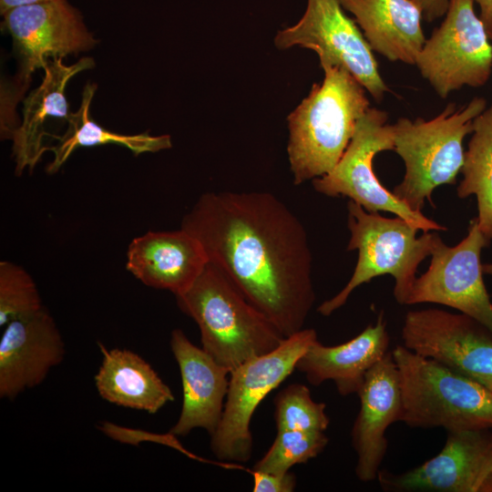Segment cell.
Wrapping results in <instances>:
<instances>
[{"label": "cell", "mask_w": 492, "mask_h": 492, "mask_svg": "<svg viewBox=\"0 0 492 492\" xmlns=\"http://www.w3.org/2000/svg\"><path fill=\"white\" fill-rule=\"evenodd\" d=\"M180 228L283 337L303 329L315 301L313 255L303 224L280 199L207 192Z\"/></svg>", "instance_id": "6da1fadb"}, {"label": "cell", "mask_w": 492, "mask_h": 492, "mask_svg": "<svg viewBox=\"0 0 492 492\" xmlns=\"http://www.w3.org/2000/svg\"><path fill=\"white\" fill-rule=\"evenodd\" d=\"M323 69V82L314 83L287 118V154L295 185L333 169L370 108L365 88L350 72L337 66Z\"/></svg>", "instance_id": "7a4b0ae2"}, {"label": "cell", "mask_w": 492, "mask_h": 492, "mask_svg": "<svg viewBox=\"0 0 492 492\" xmlns=\"http://www.w3.org/2000/svg\"><path fill=\"white\" fill-rule=\"evenodd\" d=\"M175 297L180 311L198 324L203 350L230 372L274 350L285 339L210 261L195 282Z\"/></svg>", "instance_id": "3957f363"}, {"label": "cell", "mask_w": 492, "mask_h": 492, "mask_svg": "<svg viewBox=\"0 0 492 492\" xmlns=\"http://www.w3.org/2000/svg\"><path fill=\"white\" fill-rule=\"evenodd\" d=\"M486 108V99L476 97L459 108L448 104L431 119L401 118L392 125L394 151L405 167L393 192L411 210L421 212L436 188L456 182L464 164V138Z\"/></svg>", "instance_id": "277c9868"}, {"label": "cell", "mask_w": 492, "mask_h": 492, "mask_svg": "<svg viewBox=\"0 0 492 492\" xmlns=\"http://www.w3.org/2000/svg\"><path fill=\"white\" fill-rule=\"evenodd\" d=\"M402 395L401 421L447 432L492 427V391L404 345L392 352Z\"/></svg>", "instance_id": "5b68a950"}, {"label": "cell", "mask_w": 492, "mask_h": 492, "mask_svg": "<svg viewBox=\"0 0 492 492\" xmlns=\"http://www.w3.org/2000/svg\"><path fill=\"white\" fill-rule=\"evenodd\" d=\"M347 210L351 233L347 251L357 250V263L346 285L336 295L324 301L318 307V312L329 316L344 305L358 286L386 274L395 279V300L405 305L417 268L430 255L436 232H424L416 237L419 230L405 220L368 212L351 200Z\"/></svg>", "instance_id": "8992f818"}, {"label": "cell", "mask_w": 492, "mask_h": 492, "mask_svg": "<svg viewBox=\"0 0 492 492\" xmlns=\"http://www.w3.org/2000/svg\"><path fill=\"white\" fill-rule=\"evenodd\" d=\"M316 340L313 329L303 328L274 350L231 372L221 419L210 436V449L218 460L249 461L253 444L250 425L255 410L295 370L298 360Z\"/></svg>", "instance_id": "52a82bcc"}, {"label": "cell", "mask_w": 492, "mask_h": 492, "mask_svg": "<svg viewBox=\"0 0 492 492\" xmlns=\"http://www.w3.org/2000/svg\"><path fill=\"white\" fill-rule=\"evenodd\" d=\"M385 111L369 108L359 119L353 138L337 165L328 174L313 180L316 191L329 197H348L368 212L386 211L405 220L424 232L446 228L411 210L381 184L373 160L376 154L394 150L393 127Z\"/></svg>", "instance_id": "ba28073f"}, {"label": "cell", "mask_w": 492, "mask_h": 492, "mask_svg": "<svg viewBox=\"0 0 492 492\" xmlns=\"http://www.w3.org/2000/svg\"><path fill=\"white\" fill-rule=\"evenodd\" d=\"M445 15L415 63L441 98L465 86L485 85L492 71V44L473 0H449Z\"/></svg>", "instance_id": "9c48e42d"}, {"label": "cell", "mask_w": 492, "mask_h": 492, "mask_svg": "<svg viewBox=\"0 0 492 492\" xmlns=\"http://www.w3.org/2000/svg\"><path fill=\"white\" fill-rule=\"evenodd\" d=\"M278 49L298 46L313 50L322 67L337 66L350 72L375 101L389 91L374 51L339 0H307L303 15L274 37Z\"/></svg>", "instance_id": "30bf717a"}, {"label": "cell", "mask_w": 492, "mask_h": 492, "mask_svg": "<svg viewBox=\"0 0 492 492\" xmlns=\"http://www.w3.org/2000/svg\"><path fill=\"white\" fill-rule=\"evenodd\" d=\"M487 239L477 219L467 235L448 246L436 233L427 271L415 278L405 305L437 303L475 319L492 333V303L483 281L480 256Z\"/></svg>", "instance_id": "8fae6325"}, {"label": "cell", "mask_w": 492, "mask_h": 492, "mask_svg": "<svg viewBox=\"0 0 492 492\" xmlns=\"http://www.w3.org/2000/svg\"><path fill=\"white\" fill-rule=\"evenodd\" d=\"M403 345L492 391V333L462 313L429 308L409 311Z\"/></svg>", "instance_id": "7c38bea8"}, {"label": "cell", "mask_w": 492, "mask_h": 492, "mask_svg": "<svg viewBox=\"0 0 492 492\" xmlns=\"http://www.w3.org/2000/svg\"><path fill=\"white\" fill-rule=\"evenodd\" d=\"M2 15V28L12 37L24 88L46 60L87 51L97 44L80 12L67 0L22 5Z\"/></svg>", "instance_id": "4fadbf2b"}, {"label": "cell", "mask_w": 492, "mask_h": 492, "mask_svg": "<svg viewBox=\"0 0 492 492\" xmlns=\"http://www.w3.org/2000/svg\"><path fill=\"white\" fill-rule=\"evenodd\" d=\"M487 429L447 432L443 449L408 471L380 470L383 490L391 492H479L492 469V435Z\"/></svg>", "instance_id": "5bb4252c"}, {"label": "cell", "mask_w": 492, "mask_h": 492, "mask_svg": "<svg viewBox=\"0 0 492 492\" xmlns=\"http://www.w3.org/2000/svg\"><path fill=\"white\" fill-rule=\"evenodd\" d=\"M61 333L46 307L9 322L0 340V397L40 384L65 357Z\"/></svg>", "instance_id": "9a60e30c"}, {"label": "cell", "mask_w": 492, "mask_h": 492, "mask_svg": "<svg viewBox=\"0 0 492 492\" xmlns=\"http://www.w3.org/2000/svg\"><path fill=\"white\" fill-rule=\"evenodd\" d=\"M357 395L360 410L352 428L355 475L360 481L370 482L377 478L387 451L385 432L402 415L398 372L391 352L367 372Z\"/></svg>", "instance_id": "2e32d148"}, {"label": "cell", "mask_w": 492, "mask_h": 492, "mask_svg": "<svg viewBox=\"0 0 492 492\" xmlns=\"http://www.w3.org/2000/svg\"><path fill=\"white\" fill-rule=\"evenodd\" d=\"M169 344L183 390L181 412L169 433L186 436L200 427L211 436L221 419L231 372L193 344L180 329L172 331Z\"/></svg>", "instance_id": "e0dca14e"}, {"label": "cell", "mask_w": 492, "mask_h": 492, "mask_svg": "<svg viewBox=\"0 0 492 492\" xmlns=\"http://www.w3.org/2000/svg\"><path fill=\"white\" fill-rule=\"evenodd\" d=\"M209 262L200 241L180 228L149 231L134 238L127 251V270L143 284L180 294L199 278Z\"/></svg>", "instance_id": "ac0fdd59"}, {"label": "cell", "mask_w": 492, "mask_h": 492, "mask_svg": "<svg viewBox=\"0 0 492 492\" xmlns=\"http://www.w3.org/2000/svg\"><path fill=\"white\" fill-rule=\"evenodd\" d=\"M388 346L386 320L381 313L374 324L345 343L326 346L314 341L295 370L314 386L331 380L341 395L358 394L367 372L388 353Z\"/></svg>", "instance_id": "d6986e66"}, {"label": "cell", "mask_w": 492, "mask_h": 492, "mask_svg": "<svg viewBox=\"0 0 492 492\" xmlns=\"http://www.w3.org/2000/svg\"><path fill=\"white\" fill-rule=\"evenodd\" d=\"M94 65L91 57H82L70 66L65 65L62 57L46 61L43 80L24 100L22 121L11 136L17 175L22 174L26 168L32 170L43 153L48 150L44 145L47 119H67V84L74 76L92 68Z\"/></svg>", "instance_id": "ffe728a7"}, {"label": "cell", "mask_w": 492, "mask_h": 492, "mask_svg": "<svg viewBox=\"0 0 492 492\" xmlns=\"http://www.w3.org/2000/svg\"><path fill=\"white\" fill-rule=\"evenodd\" d=\"M373 51L392 62L415 65L425 42L423 13L414 0H339Z\"/></svg>", "instance_id": "44dd1931"}, {"label": "cell", "mask_w": 492, "mask_h": 492, "mask_svg": "<svg viewBox=\"0 0 492 492\" xmlns=\"http://www.w3.org/2000/svg\"><path fill=\"white\" fill-rule=\"evenodd\" d=\"M103 355L95 375L99 395L123 407L156 414L175 397L152 366L127 349H107L99 343Z\"/></svg>", "instance_id": "7402d4cb"}, {"label": "cell", "mask_w": 492, "mask_h": 492, "mask_svg": "<svg viewBox=\"0 0 492 492\" xmlns=\"http://www.w3.org/2000/svg\"><path fill=\"white\" fill-rule=\"evenodd\" d=\"M96 89V84L86 85L78 110L69 113L67 130L61 137H56L58 143L48 149L54 153V159L47 167L48 173L56 172L70 155L81 147L115 144L128 149L135 156L172 147L169 135L151 136L148 132L124 135L109 131L97 124L89 115Z\"/></svg>", "instance_id": "603a6c76"}, {"label": "cell", "mask_w": 492, "mask_h": 492, "mask_svg": "<svg viewBox=\"0 0 492 492\" xmlns=\"http://www.w3.org/2000/svg\"><path fill=\"white\" fill-rule=\"evenodd\" d=\"M472 136L465 152L463 179L457 188L459 198L476 195L478 226L492 239V104L473 122Z\"/></svg>", "instance_id": "cb8c5ba5"}, {"label": "cell", "mask_w": 492, "mask_h": 492, "mask_svg": "<svg viewBox=\"0 0 492 492\" xmlns=\"http://www.w3.org/2000/svg\"><path fill=\"white\" fill-rule=\"evenodd\" d=\"M273 404L277 431L324 432L329 425L325 404L315 402L304 384L286 386L276 395Z\"/></svg>", "instance_id": "d4e9b609"}, {"label": "cell", "mask_w": 492, "mask_h": 492, "mask_svg": "<svg viewBox=\"0 0 492 492\" xmlns=\"http://www.w3.org/2000/svg\"><path fill=\"white\" fill-rule=\"evenodd\" d=\"M328 444L324 432L277 431L276 437L253 470L285 473L294 465L316 457Z\"/></svg>", "instance_id": "484cf974"}, {"label": "cell", "mask_w": 492, "mask_h": 492, "mask_svg": "<svg viewBox=\"0 0 492 492\" xmlns=\"http://www.w3.org/2000/svg\"><path fill=\"white\" fill-rule=\"evenodd\" d=\"M45 306L32 276L20 265L0 262V325L31 315Z\"/></svg>", "instance_id": "4316f807"}, {"label": "cell", "mask_w": 492, "mask_h": 492, "mask_svg": "<svg viewBox=\"0 0 492 492\" xmlns=\"http://www.w3.org/2000/svg\"><path fill=\"white\" fill-rule=\"evenodd\" d=\"M250 473L254 492H292L296 487V477L290 471L272 473L251 469Z\"/></svg>", "instance_id": "83f0119b"}, {"label": "cell", "mask_w": 492, "mask_h": 492, "mask_svg": "<svg viewBox=\"0 0 492 492\" xmlns=\"http://www.w3.org/2000/svg\"><path fill=\"white\" fill-rule=\"evenodd\" d=\"M426 21L432 22L446 15L449 0H414Z\"/></svg>", "instance_id": "f1b7e54d"}, {"label": "cell", "mask_w": 492, "mask_h": 492, "mask_svg": "<svg viewBox=\"0 0 492 492\" xmlns=\"http://www.w3.org/2000/svg\"><path fill=\"white\" fill-rule=\"evenodd\" d=\"M480 8V19L487 31L492 30V0H473Z\"/></svg>", "instance_id": "f546056e"}, {"label": "cell", "mask_w": 492, "mask_h": 492, "mask_svg": "<svg viewBox=\"0 0 492 492\" xmlns=\"http://www.w3.org/2000/svg\"><path fill=\"white\" fill-rule=\"evenodd\" d=\"M50 1V0H0V13L4 15L10 9L15 7L32 5L36 3Z\"/></svg>", "instance_id": "4dcf8cb0"}, {"label": "cell", "mask_w": 492, "mask_h": 492, "mask_svg": "<svg viewBox=\"0 0 492 492\" xmlns=\"http://www.w3.org/2000/svg\"><path fill=\"white\" fill-rule=\"evenodd\" d=\"M479 492H492V469L484 480Z\"/></svg>", "instance_id": "1f68e13d"}, {"label": "cell", "mask_w": 492, "mask_h": 492, "mask_svg": "<svg viewBox=\"0 0 492 492\" xmlns=\"http://www.w3.org/2000/svg\"><path fill=\"white\" fill-rule=\"evenodd\" d=\"M483 272L492 275V263L483 265Z\"/></svg>", "instance_id": "d6a6232c"}, {"label": "cell", "mask_w": 492, "mask_h": 492, "mask_svg": "<svg viewBox=\"0 0 492 492\" xmlns=\"http://www.w3.org/2000/svg\"><path fill=\"white\" fill-rule=\"evenodd\" d=\"M490 40H492V30L487 31Z\"/></svg>", "instance_id": "836d02e7"}]
</instances>
